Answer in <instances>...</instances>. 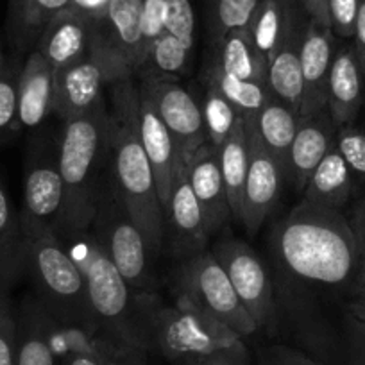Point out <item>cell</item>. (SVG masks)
<instances>
[{
    "mask_svg": "<svg viewBox=\"0 0 365 365\" xmlns=\"http://www.w3.org/2000/svg\"><path fill=\"white\" fill-rule=\"evenodd\" d=\"M351 43H353L354 52H356L358 56V61H360L361 68H364V73H365V0L361 2L360 11H358Z\"/></svg>",
    "mask_w": 365,
    "mask_h": 365,
    "instance_id": "48",
    "label": "cell"
},
{
    "mask_svg": "<svg viewBox=\"0 0 365 365\" xmlns=\"http://www.w3.org/2000/svg\"><path fill=\"white\" fill-rule=\"evenodd\" d=\"M165 33L172 34L188 47L195 45V11L192 0H168Z\"/></svg>",
    "mask_w": 365,
    "mask_h": 365,
    "instance_id": "38",
    "label": "cell"
},
{
    "mask_svg": "<svg viewBox=\"0 0 365 365\" xmlns=\"http://www.w3.org/2000/svg\"><path fill=\"white\" fill-rule=\"evenodd\" d=\"M307 20L296 0H262L247 31L255 47L269 63L278 48L304 27Z\"/></svg>",
    "mask_w": 365,
    "mask_h": 365,
    "instance_id": "23",
    "label": "cell"
},
{
    "mask_svg": "<svg viewBox=\"0 0 365 365\" xmlns=\"http://www.w3.org/2000/svg\"><path fill=\"white\" fill-rule=\"evenodd\" d=\"M143 351L160 354L170 364L220 353L247 356L244 336L230 326L187 304L165 307L154 294L147 301Z\"/></svg>",
    "mask_w": 365,
    "mask_h": 365,
    "instance_id": "5",
    "label": "cell"
},
{
    "mask_svg": "<svg viewBox=\"0 0 365 365\" xmlns=\"http://www.w3.org/2000/svg\"><path fill=\"white\" fill-rule=\"evenodd\" d=\"M245 120L251 124L262 145L282 165L287 175L290 147H292L294 136L299 125V113L272 97L255 117H249Z\"/></svg>",
    "mask_w": 365,
    "mask_h": 365,
    "instance_id": "25",
    "label": "cell"
},
{
    "mask_svg": "<svg viewBox=\"0 0 365 365\" xmlns=\"http://www.w3.org/2000/svg\"><path fill=\"white\" fill-rule=\"evenodd\" d=\"M217 153H219L220 172H222L233 220L240 224L242 199H244L245 178H247L249 168V136L244 118L235 128L230 138L217 149Z\"/></svg>",
    "mask_w": 365,
    "mask_h": 365,
    "instance_id": "29",
    "label": "cell"
},
{
    "mask_svg": "<svg viewBox=\"0 0 365 365\" xmlns=\"http://www.w3.org/2000/svg\"><path fill=\"white\" fill-rule=\"evenodd\" d=\"M19 317V354L16 365H58L48 344L45 310L36 297L22 304Z\"/></svg>",
    "mask_w": 365,
    "mask_h": 365,
    "instance_id": "30",
    "label": "cell"
},
{
    "mask_svg": "<svg viewBox=\"0 0 365 365\" xmlns=\"http://www.w3.org/2000/svg\"><path fill=\"white\" fill-rule=\"evenodd\" d=\"M8 61H9V59L6 58L4 51H2V45H0V72H2V70L6 68V65H8Z\"/></svg>",
    "mask_w": 365,
    "mask_h": 365,
    "instance_id": "51",
    "label": "cell"
},
{
    "mask_svg": "<svg viewBox=\"0 0 365 365\" xmlns=\"http://www.w3.org/2000/svg\"><path fill=\"white\" fill-rule=\"evenodd\" d=\"M245 129L249 136V168L242 199L240 224L249 233H256L278 206L287 175L282 165L262 145L247 120Z\"/></svg>",
    "mask_w": 365,
    "mask_h": 365,
    "instance_id": "13",
    "label": "cell"
},
{
    "mask_svg": "<svg viewBox=\"0 0 365 365\" xmlns=\"http://www.w3.org/2000/svg\"><path fill=\"white\" fill-rule=\"evenodd\" d=\"M106 91L104 70L91 56L54 70V115L63 122L84 117L106 104Z\"/></svg>",
    "mask_w": 365,
    "mask_h": 365,
    "instance_id": "14",
    "label": "cell"
},
{
    "mask_svg": "<svg viewBox=\"0 0 365 365\" xmlns=\"http://www.w3.org/2000/svg\"><path fill=\"white\" fill-rule=\"evenodd\" d=\"M202 84H205V93L202 97H199V103H201L206 136H208L210 145L219 149L230 138V135L244 117L235 110L233 104L217 88L206 83Z\"/></svg>",
    "mask_w": 365,
    "mask_h": 365,
    "instance_id": "33",
    "label": "cell"
},
{
    "mask_svg": "<svg viewBox=\"0 0 365 365\" xmlns=\"http://www.w3.org/2000/svg\"><path fill=\"white\" fill-rule=\"evenodd\" d=\"M145 353L131 347H117L99 358L101 365H143Z\"/></svg>",
    "mask_w": 365,
    "mask_h": 365,
    "instance_id": "43",
    "label": "cell"
},
{
    "mask_svg": "<svg viewBox=\"0 0 365 365\" xmlns=\"http://www.w3.org/2000/svg\"><path fill=\"white\" fill-rule=\"evenodd\" d=\"M58 365H101L99 356L88 351H70V353L56 356Z\"/></svg>",
    "mask_w": 365,
    "mask_h": 365,
    "instance_id": "50",
    "label": "cell"
},
{
    "mask_svg": "<svg viewBox=\"0 0 365 365\" xmlns=\"http://www.w3.org/2000/svg\"><path fill=\"white\" fill-rule=\"evenodd\" d=\"M172 365H247V356H244V354L220 353V354H212V356L179 360V361H174Z\"/></svg>",
    "mask_w": 365,
    "mask_h": 365,
    "instance_id": "45",
    "label": "cell"
},
{
    "mask_svg": "<svg viewBox=\"0 0 365 365\" xmlns=\"http://www.w3.org/2000/svg\"><path fill=\"white\" fill-rule=\"evenodd\" d=\"M58 237L86 278L97 328L120 346L143 351V321L150 294H138L128 285L90 230L66 231Z\"/></svg>",
    "mask_w": 365,
    "mask_h": 365,
    "instance_id": "3",
    "label": "cell"
},
{
    "mask_svg": "<svg viewBox=\"0 0 365 365\" xmlns=\"http://www.w3.org/2000/svg\"><path fill=\"white\" fill-rule=\"evenodd\" d=\"M22 56L16 54L0 72V147L19 135V81Z\"/></svg>",
    "mask_w": 365,
    "mask_h": 365,
    "instance_id": "36",
    "label": "cell"
},
{
    "mask_svg": "<svg viewBox=\"0 0 365 365\" xmlns=\"http://www.w3.org/2000/svg\"><path fill=\"white\" fill-rule=\"evenodd\" d=\"M336 124L333 122L328 108L314 115L299 117V125L290 147L287 179L294 182L297 190L303 192L308 178L326 154L335 147Z\"/></svg>",
    "mask_w": 365,
    "mask_h": 365,
    "instance_id": "19",
    "label": "cell"
},
{
    "mask_svg": "<svg viewBox=\"0 0 365 365\" xmlns=\"http://www.w3.org/2000/svg\"><path fill=\"white\" fill-rule=\"evenodd\" d=\"M136 122H138L140 142H142L143 150L147 154V160H149L150 168H153L161 205L165 206L168 194H170L172 182H174V175L182 161L179 158L178 149H175V143L170 131L161 122V118L158 117L156 110L150 104V101L147 97H143L142 93H140Z\"/></svg>",
    "mask_w": 365,
    "mask_h": 365,
    "instance_id": "20",
    "label": "cell"
},
{
    "mask_svg": "<svg viewBox=\"0 0 365 365\" xmlns=\"http://www.w3.org/2000/svg\"><path fill=\"white\" fill-rule=\"evenodd\" d=\"M19 354V317L8 296H0V365H16Z\"/></svg>",
    "mask_w": 365,
    "mask_h": 365,
    "instance_id": "39",
    "label": "cell"
},
{
    "mask_svg": "<svg viewBox=\"0 0 365 365\" xmlns=\"http://www.w3.org/2000/svg\"><path fill=\"white\" fill-rule=\"evenodd\" d=\"M259 2L262 0H208L212 43L231 31L247 29Z\"/></svg>",
    "mask_w": 365,
    "mask_h": 365,
    "instance_id": "35",
    "label": "cell"
},
{
    "mask_svg": "<svg viewBox=\"0 0 365 365\" xmlns=\"http://www.w3.org/2000/svg\"><path fill=\"white\" fill-rule=\"evenodd\" d=\"M353 190L354 175L336 147H333L308 178L303 188V201L324 208L342 210L351 201Z\"/></svg>",
    "mask_w": 365,
    "mask_h": 365,
    "instance_id": "24",
    "label": "cell"
},
{
    "mask_svg": "<svg viewBox=\"0 0 365 365\" xmlns=\"http://www.w3.org/2000/svg\"><path fill=\"white\" fill-rule=\"evenodd\" d=\"M361 2L364 0H328L329 29L336 40L351 41Z\"/></svg>",
    "mask_w": 365,
    "mask_h": 365,
    "instance_id": "41",
    "label": "cell"
},
{
    "mask_svg": "<svg viewBox=\"0 0 365 365\" xmlns=\"http://www.w3.org/2000/svg\"><path fill=\"white\" fill-rule=\"evenodd\" d=\"M26 235L16 212L0 178V296L24 272L26 262Z\"/></svg>",
    "mask_w": 365,
    "mask_h": 365,
    "instance_id": "27",
    "label": "cell"
},
{
    "mask_svg": "<svg viewBox=\"0 0 365 365\" xmlns=\"http://www.w3.org/2000/svg\"><path fill=\"white\" fill-rule=\"evenodd\" d=\"M136 83L170 131L181 161L208 143L199 97L182 86L181 79H136Z\"/></svg>",
    "mask_w": 365,
    "mask_h": 365,
    "instance_id": "11",
    "label": "cell"
},
{
    "mask_svg": "<svg viewBox=\"0 0 365 365\" xmlns=\"http://www.w3.org/2000/svg\"><path fill=\"white\" fill-rule=\"evenodd\" d=\"M212 65L240 79L265 81L269 63L252 43L247 29L231 31L220 40L213 41Z\"/></svg>",
    "mask_w": 365,
    "mask_h": 365,
    "instance_id": "28",
    "label": "cell"
},
{
    "mask_svg": "<svg viewBox=\"0 0 365 365\" xmlns=\"http://www.w3.org/2000/svg\"><path fill=\"white\" fill-rule=\"evenodd\" d=\"M27 270L36 299L59 321L97 328L88 297L86 278L58 235L31 238L26 244Z\"/></svg>",
    "mask_w": 365,
    "mask_h": 365,
    "instance_id": "6",
    "label": "cell"
},
{
    "mask_svg": "<svg viewBox=\"0 0 365 365\" xmlns=\"http://www.w3.org/2000/svg\"><path fill=\"white\" fill-rule=\"evenodd\" d=\"M272 249L294 278L317 285H346L360 265L349 219L340 210L308 201H301L276 226Z\"/></svg>",
    "mask_w": 365,
    "mask_h": 365,
    "instance_id": "2",
    "label": "cell"
},
{
    "mask_svg": "<svg viewBox=\"0 0 365 365\" xmlns=\"http://www.w3.org/2000/svg\"><path fill=\"white\" fill-rule=\"evenodd\" d=\"M262 365H324L321 361L314 360V358L307 356V354L299 353L290 347H270L263 353Z\"/></svg>",
    "mask_w": 365,
    "mask_h": 365,
    "instance_id": "42",
    "label": "cell"
},
{
    "mask_svg": "<svg viewBox=\"0 0 365 365\" xmlns=\"http://www.w3.org/2000/svg\"><path fill=\"white\" fill-rule=\"evenodd\" d=\"M93 24L73 9H65L45 27L34 48L47 59L52 70L81 61L90 56Z\"/></svg>",
    "mask_w": 365,
    "mask_h": 365,
    "instance_id": "21",
    "label": "cell"
},
{
    "mask_svg": "<svg viewBox=\"0 0 365 365\" xmlns=\"http://www.w3.org/2000/svg\"><path fill=\"white\" fill-rule=\"evenodd\" d=\"M165 212V240H170L172 251L179 256H190L202 252L210 237L206 230L201 206L192 192L185 172V161L179 165L174 175L170 194L163 206Z\"/></svg>",
    "mask_w": 365,
    "mask_h": 365,
    "instance_id": "15",
    "label": "cell"
},
{
    "mask_svg": "<svg viewBox=\"0 0 365 365\" xmlns=\"http://www.w3.org/2000/svg\"><path fill=\"white\" fill-rule=\"evenodd\" d=\"M365 103V73L351 41L336 45L328 77V111L339 125L354 124Z\"/></svg>",
    "mask_w": 365,
    "mask_h": 365,
    "instance_id": "18",
    "label": "cell"
},
{
    "mask_svg": "<svg viewBox=\"0 0 365 365\" xmlns=\"http://www.w3.org/2000/svg\"><path fill=\"white\" fill-rule=\"evenodd\" d=\"M335 147L354 179L365 181V129L354 124L339 125Z\"/></svg>",
    "mask_w": 365,
    "mask_h": 365,
    "instance_id": "37",
    "label": "cell"
},
{
    "mask_svg": "<svg viewBox=\"0 0 365 365\" xmlns=\"http://www.w3.org/2000/svg\"><path fill=\"white\" fill-rule=\"evenodd\" d=\"M54 115V70L33 48L24 59L19 81V133L40 129Z\"/></svg>",
    "mask_w": 365,
    "mask_h": 365,
    "instance_id": "22",
    "label": "cell"
},
{
    "mask_svg": "<svg viewBox=\"0 0 365 365\" xmlns=\"http://www.w3.org/2000/svg\"><path fill=\"white\" fill-rule=\"evenodd\" d=\"M143 0H113L106 15L93 24L90 56L104 70L108 86L135 77L140 65Z\"/></svg>",
    "mask_w": 365,
    "mask_h": 365,
    "instance_id": "10",
    "label": "cell"
},
{
    "mask_svg": "<svg viewBox=\"0 0 365 365\" xmlns=\"http://www.w3.org/2000/svg\"><path fill=\"white\" fill-rule=\"evenodd\" d=\"M212 252L224 267L235 292L258 329L267 328L274 319V292L262 258L238 238L217 242Z\"/></svg>",
    "mask_w": 365,
    "mask_h": 365,
    "instance_id": "12",
    "label": "cell"
},
{
    "mask_svg": "<svg viewBox=\"0 0 365 365\" xmlns=\"http://www.w3.org/2000/svg\"><path fill=\"white\" fill-rule=\"evenodd\" d=\"M351 227H353V233L356 237V245H358V255L360 259L365 256V194L364 197L358 201V205L354 206L353 217L349 219Z\"/></svg>",
    "mask_w": 365,
    "mask_h": 365,
    "instance_id": "46",
    "label": "cell"
},
{
    "mask_svg": "<svg viewBox=\"0 0 365 365\" xmlns=\"http://www.w3.org/2000/svg\"><path fill=\"white\" fill-rule=\"evenodd\" d=\"M65 217V185L58 163V140H40L31 145L24 174L20 212L26 240L58 235Z\"/></svg>",
    "mask_w": 365,
    "mask_h": 365,
    "instance_id": "9",
    "label": "cell"
},
{
    "mask_svg": "<svg viewBox=\"0 0 365 365\" xmlns=\"http://www.w3.org/2000/svg\"><path fill=\"white\" fill-rule=\"evenodd\" d=\"M336 38L329 27L308 19L301 40V77H303V99L299 117L314 115L328 106V77Z\"/></svg>",
    "mask_w": 365,
    "mask_h": 365,
    "instance_id": "16",
    "label": "cell"
},
{
    "mask_svg": "<svg viewBox=\"0 0 365 365\" xmlns=\"http://www.w3.org/2000/svg\"><path fill=\"white\" fill-rule=\"evenodd\" d=\"M303 31L304 27H301L278 48V52L270 58L269 68H267V86L274 99L282 101L297 113H299L301 99H303V77H301Z\"/></svg>",
    "mask_w": 365,
    "mask_h": 365,
    "instance_id": "26",
    "label": "cell"
},
{
    "mask_svg": "<svg viewBox=\"0 0 365 365\" xmlns=\"http://www.w3.org/2000/svg\"><path fill=\"white\" fill-rule=\"evenodd\" d=\"M108 147V103L84 117L63 122L58 138V163L65 185V217L58 235L90 230L106 178Z\"/></svg>",
    "mask_w": 365,
    "mask_h": 365,
    "instance_id": "4",
    "label": "cell"
},
{
    "mask_svg": "<svg viewBox=\"0 0 365 365\" xmlns=\"http://www.w3.org/2000/svg\"><path fill=\"white\" fill-rule=\"evenodd\" d=\"M90 233L135 292L154 294L150 269V256L154 255L140 227L115 194L108 175L101 188Z\"/></svg>",
    "mask_w": 365,
    "mask_h": 365,
    "instance_id": "7",
    "label": "cell"
},
{
    "mask_svg": "<svg viewBox=\"0 0 365 365\" xmlns=\"http://www.w3.org/2000/svg\"><path fill=\"white\" fill-rule=\"evenodd\" d=\"M111 2L113 0H70V9L97 22L106 15Z\"/></svg>",
    "mask_w": 365,
    "mask_h": 365,
    "instance_id": "44",
    "label": "cell"
},
{
    "mask_svg": "<svg viewBox=\"0 0 365 365\" xmlns=\"http://www.w3.org/2000/svg\"><path fill=\"white\" fill-rule=\"evenodd\" d=\"M304 15L321 26L329 27L328 19V0H296Z\"/></svg>",
    "mask_w": 365,
    "mask_h": 365,
    "instance_id": "47",
    "label": "cell"
},
{
    "mask_svg": "<svg viewBox=\"0 0 365 365\" xmlns=\"http://www.w3.org/2000/svg\"><path fill=\"white\" fill-rule=\"evenodd\" d=\"M29 0H8V34L11 41L15 40L16 33H19L20 22H22L24 11L27 8Z\"/></svg>",
    "mask_w": 365,
    "mask_h": 365,
    "instance_id": "49",
    "label": "cell"
},
{
    "mask_svg": "<svg viewBox=\"0 0 365 365\" xmlns=\"http://www.w3.org/2000/svg\"><path fill=\"white\" fill-rule=\"evenodd\" d=\"M110 97V147L106 175L115 194L145 237L153 255L165 244V212L153 168L138 136L140 91L135 77L108 86Z\"/></svg>",
    "mask_w": 365,
    "mask_h": 365,
    "instance_id": "1",
    "label": "cell"
},
{
    "mask_svg": "<svg viewBox=\"0 0 365 365\" xmlns=\"http://www.w3.org/2000/svg\"><path fill=\"white\" fill-rule=\"evenodd\" d=\"M194 47L163 33L136 70V79H181L190 70Z\"/></svg>",
    "mask_w": 365,
    "mask_h": 365,
    "instance_id": "31",
    "label": "cell"
},
{
    "mask_svg": "<svg viewBox=\"0 0 365 365\" xmlns=\"http://www.w3.org/2000/svg\"><path fill=\"white\" fill-rule=\"evenodd\" d=\"M168 0H143L142 6V45H140V63L145 58L154 41L165 33ZM140 66V65H138Z\"/></svg>",
    "mask_w": 365,
    "mask_h": 365,
    "instance_id": "40",
    "label": "cell"
},
{
    "mask_svg": "<svg viewBox=\"0 0 365 365\" xmlns=\"http://www.w3.org/2000/svg\"><path fill=\"white\" fill-rule=\"evenodd\" d=\"M202 83L217 88L244 118L255 117L272 99V93L265 81L240 79V77L217 68L215 65H210L205 70Z\"/></svg>",
    "mask_w": 365,
    "mask_h": 365,
    "instance_id": "32",
    "label": "cell"
},
{
    "mask_svg": "<svg viewBox=\"0 0 365 365\" xmlns=\"http://www.w3.org/2000/svg\"><path fill=\"white\" fill-rule=\"evenodd\" d=\"M175 303L197 308L245 336L258 331L249 312L235 292L226 270L212 251H202L181 263L175 274Z\"/></svg>",
    "mask_w": 365,
    "mask_h": 365,
    "instance_id": "8",
    "label": "cell"
},
{
    "mask_svg": "<svg viewBox=\"0 0 365 365\" xmlns=\"http://www.w3.org/2000/svg\"><path fill=\"white\" fill-rule=\"evenodd\" d=\"M70 8V0H29L20 22L13 45L16 47V54L26 51H33L38 38L43 33L45 27L65 9Z\"/></svg>",
    "mask_w": 365,
    "mask_h": 365,
    "instance_id": "34",
    "label": "cell"
},
{
    "mask_svg": "<svg viewBox=\"0 0 365 365\" xmlns=\"http://www.w3.org/2000/svg\"><path fill=\"white\" fill-rule=\"evenodd\" d=\"M185 172L192 192L201 206L206 230L210 237H213L233 220L215 147L205 143L201 149L195 150L185 161Z\"/></svg>",
    "mask_w": 365,
    "mask_h": 365,
    "instance_id": "17",
    "label": "cell"
}]
</instances>
